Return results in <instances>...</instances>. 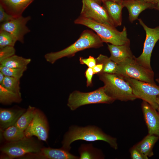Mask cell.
Returning <instances> with one entry per match:
<instances>
[{
  "mask_svg": "<svg viewBox=\"0 0 159 159\" xmlns=\"http://www.w3.org/2000/svg\"><path fill=\"white\" fill-rule=\"evenodd\" d=\"M138 20L145 32L146 37L143 52L138 57L136 58V59L142 66L152 69L150 65L151 57L154 47L159 39V26L150 28L145 25L141 19Z\"/></svg>",
  "mask_w": 159,
  "mask_h": 159,
  "instance_id": "obj_9",
  "label": "cell"
},
{
  "mask_svg": "<svg viewBox=\"0 0 159 159\" xmlns=\"http://www.w3.org/2000/svg\"><path fill=\"white\" fill-rule=\"evenodd\" d=\"M115 74L123 79L130 78L155 84L152 70L147 69L140 64L134 56L127 58L118 64Z\"/></svg>",
  "mask_w": 159,
  "mask_h": 159,
  "instance_id": "obj_5",
  "label": "cell"
},
{
  "mask_svg": "<svg viewBox=\"0 0 159 159\" xmlns=\"http://www.w3.org/2000/svg\"><path fill=\"white\" fill-rule=\"evenodd\" d=\"M139 0L143 2L151 3V4H156L159 1V0Z\"/></svg>",
  "mask_w": 159,
  "mask_h": 159,
  "instance_id": "obj_36",
  "label": "cell"
},
{
  "mask_svg": "<svg viewBox=\"0 0 159 159\" xmlns=\"http://www.w3.org/2000/svg\"><path fill=\"white\" fill-rule=\"evenodd\" d=\"M38 158L49 159H78L79 157L71 153L69 151L61 148H53L43 147L37 154Z\"/></svg>",
  "mask_w": 159,
  "mask_h": 159,
  "instance_id": "obj_17",
  "label": "cell"
},
{
  "mask_svg": "<svg viewBox=\"0 0 159 159\" xmlns=\"http://www.w3.org/2000/svg\"><path fill=\"white\" fill-rule=\"evenodd\" d=\"M15 53L14 46H6L0 48V63L15 55Z\"/></svg>",
  "mask_w": 159,
  "mask_h": 159,
  "instance_id": "obj_30",
  "label": "cell"
},
{
  "mask_svg": "<svg viewBox=\"0 0 159 159\" xmlns=\"http://www.w3.org/2000/svg\"><path fill=\"white\" fill-rule=\"evenodd\" d=\"M80 159H103L104 156L100 150L94 147L92 144H82L79 148Z\"/></svg>",
  "mask_w": 159,
  "mask_h": 159,
  "instance_id": "obj_21",
  "label": "cell"
},
{
  "mask_svg": "<svg viewBox=\"0 0 159 159\" xmlns=\"http://www.w3.org/2000/svg\"><path fill=\"white\" fill-rule=\"evenodd\" d=\"M131 158L132 159H147L148 157L141 153L134 147L130 151Z\"/></svg>",
  "mask_w": 159,
  "mask_h": 159,
  "instance_id": "obj_33",
  "label": "cell"
},
{
  "mask_svg": "<svg viewBox=\"0 0 159 159\" xmlns=\"http://www.w3.org/2000/svg\"><path fill=\"white\" fill-rule=\"evenodd\" d=\"M97 3L99 4H101L102 1V0H92Z\"/></svg>",
  "mask_w": 159,
  "mask_h": 159,
  "instance_id": "obj_41",
  "label": "cell"
},
{
  "mask_svg": "<svg viewBox=\"0 0 159 159\" xmlns=\"http://www.w3.org/2000/svg\"><path fill=\"white\" fill-rule=\"evenodd\" d=\"M27 67L23 68H15L7 67L0 65V72L5 76L11 77L19 79L23 75L24 72L27 69Z\"/></svg>",
  "mask_w": 159,
  "mask_h": 159,
  "instance_id": "obj_28",
  "label": "cell"
},
{
  "mask_svg": "<svg viewBox=\"0 0 159 159\" xmlns=\"http://www.w3.org/2000/svg\"><path fill=\"white\" fill-rule=\"evenodd\" d=\"M79 140L87 141L102 140L108 143L115 150L118 148L116 138L106 134L100 128L93 125L85 127L72 125L70 126L64 135L61 148L69 151L71 144Z\"/></svg>",
  "mask_w": 159,
  "mask_h": 159,
  "instance_id": "obj_1",
  "label": "cell"
},
{
  "mask_svg": "<svg viewBox=\"0 0 159 159\" xmlns=\"http://www.w3.org/2000/svg\"><path fill=\"white\" fill-rule=\"evenodd\" d=\"M107 47L110 53V58L117 64L134 56L130 49V44L122 45L107 44Z\"/></svg>",
  "mask_w": 159,
  "mask_h": 159,
  "instance_id": "obj_18",
  "label": "cell"
},
{
  "mask_svg": "<svg viewBox=\"0 0 159 159\" xmlns=\"http://www.w3.org/2000/svg\"><path fill=\"white\" fill-rule=\"evenodd\" d=\"M31 19L30 16L24 17L21 16L14 17L9 21L1 23L0 30L10 33L17 41L23 43L24 36L30 31L26 26V24Z\"/></svg>",
  "mask_w": 159,
  "mask_h": 159,
  "instance_id": "obj_12",
  "label": "cell"
},
{
  "mask_svg": "<svg viewBox=\"0 0 159 159\" xmlns=\"http://www.w3.org/2000/svg\"><path fill=\"white\" fill-rule=\"evenodd\" d=\"M115 100L107 95L103 87L89 92L75 90L70 93L67 100V105L74 111L83 105L100 103L110 104Z\"/></svg>",
  "mask_w": 159,
  "mask_h": 159,
  "instance_id": "obj_6",
  "label": "cell"
},
{
  "mask_svg": "<svg viewBox=\"0 0 159 159\" xmlns=\"http://www.w3.org/2000/svg\"><path fill=\"white\" fill-rule=\"evenodd\" d=\"M94 74L92 68L88 67L86 70L85 75L86 78V86L87 87L90 86L92 85V78Z\"/></svg>",
  "mask_w": 159,
  "mask_h": 159,
  "instance_id": "obj_34",
  "label": "cell"
},
{
  "mask_svg": "<svg viewBox=\"0 0 159 159\" xmlns=\"http://www.w3.org/2000/svg\"><path fill=\"white\" fill-rule=\"evenodd\" d=\"M122 4L123 7H126L129 12V19L132 23L138 19L140 14L145 10L148 9H154L155 4L143 2L139 0H124Z\"/></svg>",
  "mask_w": 159,
  "mask_h": 159,
  "instance_id": "obj_14",
  "label": "cell"
},
{
  "mask_svg": "<svg viewBox=\"0 0 159 159\" xmlns=\"http://www.w3.org/2000/svg\"><path fill=\"white\" fill-rule=\"evenodd\" d=\"M75 24L85 26L95 31L103 42L115 45L130 44L127 37L126 28L124 26L122 30L119 31L115 27L100 23L80 15L75 19Z\"/></svg>",
  "mask_w": 159,
  "mask_h": 159,
  "instance_id": "obj_3",
  "label": "cell"
},
{
  "mask_svg": "<svg viewBox=\"0 0 159 159\" xmlns=\"http://www.w3.org/2000/svg\"><path fill=\"white\" fill-rule=\"evenodd\" d=\"M157 103L158 104V110L159 114V95L157 97Z\"/></svg>",
  "mask_w": 159,
  "mask_h": 159,
  "instance_id": "obj_40",
  "label": "cell"
},
{
  "mask_svg": "<svg viewBox=\"0 0 159 159\" xmlns=\"http://www.w3.org/2000/svg\"><path fill=\"white\" fill-rule=\"evenodd\" d=\"M96 59L97 63L102 64L103 68L101 73L115 74L117 69V64L111 59L109 57L100 54Z\"/></svg>",
  "mask_w": 159,
  "mask_h": 159,
  "instance_id": "obj_25",
  "label": "cell"
},
{
  "mask_svg": "<svg viewBox=\"0 0 159 159\" xmlns=\"http://www.w3.org/2000/svg\"><path fill=\"white\" fill-rule=\"evenodd\" d=\"M103 66L100 63H97L92 68L94 74H98L102 72Z\"/></svg>",
  "mask_w": 159,
  "mask_h": 159,
  "instance_id": "obj_35",
  "label": "cell"
},
{
  "mask_svg": "<svg viewBox=\"0 0 159 159\" xmlns=\"http://www.w3.org/2000/svg\"><path fill=\"white\" fill-rule=\"evenodd\" d=\"M43 147L39 140L26 137L14 142H7L0 148L1 151L10 159L22 157L27 154H38Z\"/></svg>",
  "mask_w": 159,
  "mask_h": 159,
  "instance_id": "obj_7",
  "label": "cell"
},
{
  "mask_svg": "<svg viewBox=\"0 0 159 159\" xmlns=\"http://www.w3.org/2000/svg\"><path fill=\"white\" fill-rule=\"evenodd\" d=\"M20 79L5 76L1 84L4 87L13 92L21 94Z\"/></svg>",
  "mask_w": 159,
  "mask_h": 159,
  "instance_id": "obj_27",
  "label": "cell"
},
{
  "mask_svg": "<svg viewBox=\"0 0 159 159\" xmlns=\"http://www.w3.org/2000/svg\"><path fill=\"white\" fill-rule=\"evenodd\" d=\"M131 87L133 93L140 98L149 104L153 108L158 110L157 97L159 95V86L153 84L130 78L124 79Z\"/></svg>",
  "mask_w": 159,
  "mask_h": 159,
  "instance_id": "obj_8",
  "label": "cell"
},
{
  "mask_svg": "<svg viewBox=\"0 0 159 159\" xmlns=\"http://www.w3.org/2000/svg\"><path fill=\"white\" fill-rule=\"evenodd\" d=\"M34 0H0V5L8 13L17 17L22 16L24 11Z\"/></svg>",
  "mask_w": 159,
  "mask_h": 159,
  "instance_id": "obj_15",
  "label": "cell"
},
{
  "mask_svg": "<svg viewBox=\"0 0 159 159\" xmlns=\"http://www.w3.org/2000/svg\"><path fill=\"white\" fill-rule=\"evenodd\" d=\"M5 76L1 72H0V84L3 82Z\"/></svg>",
  "mask_w": 159,
  "mask_h": 159,
  "instance_id": "obj_37",
  "label": "cell"
},
{
  "mask_svg": "<svg viewBox=\"0 0 159 159\" xmlns=\"http://www.w3.org/2000/svg\"><path fill=\"white\" fill-rule=\"evenodd\" d=\"M14 17L8 13L0 5V22L2 23L9 21Z\"/></svg>",
  "mask_w": 159,
  "mask_h": 159,
  "instance_id": "obj_32",
  "label": "cell"
},
{
  "mask_svg": "<svg viewBox=\"0 0 159 159\" xmlns=\"http://www.w3.org/2000/svg\"><path fill=\"white\" fill-rule=\"evenodd\" d=\"M104 2L105 8L115 27L120 26L122 22V11L123 7L122 4L108 1Z\"/></svg>",
  "mask_w": 159,
  "mask_h": 159,
  "instance_id": "obj_19",
  "label": "cell"
},
{
  "mask_svg": "<svg viewBox=\"0 0 159 159\" xmlns=\"http://www.w3.org/2000/svg\"><path fill=\"white\" fill-rule=\"evenodd\" d=\"M36 109L34 107L29 106L27 109L19 118L15 125L24 131L32 121Z\"/></svg>",
  "mask_w": 159,
  "mask_h": 159,
  "instance_id": "obj_24",
  "label": "cell"
},
{
  "mask_svg": "<svg viewBox=\"0 0 159 159\" xmlns=\"http://www.w3.org/2000/svg\"><path fill=\"white\" fill-rule=\"evenodd\" d=\"M97 75L104 84L105 92L115 100L127 101L137 99L128 83L116 74L103 73Z\"/></svg>",
  "mask_w": 159,
  "mask_h": 159,
  "instance_id": "obj_4",
  "label": "cell"
},
{
  "mask_svg": "<svg viewBox=\"0 0 159 159\" xmlns=\"http://www.w3.org/2000/svg\"><path fill=\"white\" fill-rule=\"evenodd\" d=\"M156 81L158 82V84L159 85V79H157L156 80Z\"/></svg>",
  "mask_w": 159,
  "mask_h": 159,
  "instance_id": "obj_42",
  "label": "cell"
},
{
  "mask_svg": "<svg viewBox=\"0 0 159 159\" xmlns=\"http://www.w3.org/2000/svg\"><path fill=\"white\" fill-rule=\"evenodd\" d=\"M17 40L10 33L0 30V48L6 46H14Z\"/></svg>",
  "mask_w": 159,
  "mask_h": 159,
  "instance_id": "obj_29",
  "label": "cell"
},
{
  "mask_svg": "<svg viewBox=\"0 0 159 159\" xmlns=\"http://www.w3.org/2000/svg\"><path fill=\"white\" fill-rule=\"evenodd\" d=\"M79 61L81 64H85L88 67L92 68L97 64L96 58L91 56H90L88 58H86L80 57L79 58Z\"/></svg>",
  "mask_w": 159,
  "mask_h": 159,
  "instance_id": "obj_31",
  "label": "cell"
},
{
  "mask_svg": "<svg viewBox=\"0 0 159 159\" xmlns=\"http://www.w3.org/2000/svg\"><path fill=\"white\" fill-rule=\"evenodd\" d=\"M22 100L21 94L13 92L0 85V102L3 105L19 103Z\"/></svg>",
  "mask_w": 159,
  "mask_h": 159,
  "instance_id": "obj_23",
  "label": "cell"
},
{
  "mask_svg": "<svg viewBox=\"0 0 159 159\" xmlns=\"http://www.w3.org/2000/svg\"><path fill=\"white\" fill-rule=\"evenodd\" d=\"M103 43L97 34L91 30L86 29L74 43L60 51L47 53L44 57L47 62L53 64L59 59L72 57L77 52L84 49L100 48L103 46Z\"/></svg>",
  "mask_w": 159,
  "mask_h": 159,
  "instance_id": "obj_2",
  "label": "cell"
},
{
  "mask_svg": "<svg viewBox=\"0 0 159 159\" xmlns=\"http://www.w3.org/2000/svg\"><path fill=\"white\" fill-rule=\"evenodd\" d=\"M80 16L116 27L105 8L92 0H82Z\"/></svg>",
  "mask_w": 159,
  "mask_h": 159,
  "instance_id": "obj_10",
  "label": "cell"
},
{
  "mask_svg": "<svg viewBox=\"0 0 159 159\" xmlns=\"http://www.w3.org/2000/svg\"><path fill=\"white\" fill-rule=\"evenodd\" d=\"M142 108L148 134L159 137V114L147 102L143 101Z\"/></svg>",
  "mask_w": 159,
  "mask_h": 159,
  "instance_id": "obj_13",
  "label": "cell"
},
{
  "mask_svg": "<svg viewBox=\"0 0 159 159\" xmlns=\"http://www.w3.org/2000/svg\"><path fill=\"white\" fill-rule=\"evenodd\" d=\"M24 133L26 137L35 136L40 141H47L49 134L48 123L45 116L39 110L36 109L34 117Z\"/></svg>",
  "mask_w": 159,
  "mask_h": 159,
  "instance_id": "obj_11",
  "label": "cell"
},
{
  "mask_svg": "<svg viewBox=\"0 0 159 159\" xmlns=\"http://www.w3.org/2000/svg\"><path fill=\"white\" fill-rule=\"evenodd\" d=\"M154 9L159 10V1L155 4Z\"/></svg>",
  "mask_w": 159,
  "mask_h": 159,
  "instance_id": "obj_39",
  "label": "cell"
},
{
  "mask_svg": "<svg viewBox=\"0 0 159 159\" xmlns=\"http://www.w3.org/2000/svg\"><path fill=\"white\" fill-rule=\"evenodd\" d=\"M23 109H0V127L4 130L15 125L21 115L26 111Z\"/></svg>",
  "mask_w": 159,
  "mask_h": 159,
  "instance_id": "obj_16",
  "label": "cell"
},
{
  "mask_svg": "<svg viewBox=\"0 0 159 159\" xmlns=\"http://www.w3.org/2000/svg\"><path fill=\"white\" fill-rule=\"evenodd\" d=\"M31 61L30 58H26L14 55L0 63L4 66L15 68H23L27 67L28 65Z\"/></svg>",
  "mask_w": 159,
  "mask_h": 159,
  "instance_id": "obj_22",
  "label": "cell"
},
{
  "mask_svg": "<svg viewBox=\"0 0 159 159\" xmlns=\"http://www.w3.org/2000/svg\"><path fill=\"white\" fill-rule=\"evenodd\" d=\"M3 135L8 142L18 141L26 137L24 131L20 130L15 125L3 130Z\"/></svg>",
  "mask_w": 159,
  "mask_h": 159,
  "instance_id": "obj_26",
  "label": "cell"
},
{
  "mask_svg": "<svg viewBox=\"0 0 159 159\" xmlns=\"http://www.w3.org/2000/svg\"><path fill=\"white\" fill-rule=\"evenodd\" d=\"M107 1H112L117 3L122 4L123 0H102V1L103 2Z\"/></svg>",
  "mask_w": 159,
  "mask_h": 159,
  "instance_id": "obj_38",
  "label": "cell"
},
{
  "mask_svg": "<svg viewBox=\"0 0 159 159\" xmlns=\"http://www.w3.org/2000/svg\"><path fill=\"white\" fill-rule=\"evenodd\" d=\"M159 137L148 134L134 147L145 155L151 157L153 155V148Z\"/></svg>",
  "mask_w": 159,
  "mask_h": 159,
  "instance_id": "obj_20",
  "label": "cell"
}]
</instances>
